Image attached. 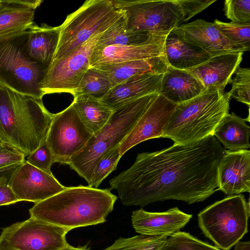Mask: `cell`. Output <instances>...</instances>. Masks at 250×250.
<instances>
[{
    "label": "cell",
    "instance_id": "6da1fadb",
    "mask_svg": "<svg viewBox=\"0 0 250 250\" xmlns=\"http://www.w3.org/2000/svg\"><path fill=\"white\" fill-rule=\"evenodd\" d=\"M225 149L213 135L153 152L138 153L134 164L109 180L125 206L143 207L169 199L204 201L217 188V167Z\"/></svg>",
    "mask_w": 250,
    "mask_h": 250
},
{
    "label": "cell",
    "instance_id": "44dd1931",
    "mask_svg": "<svg viewBox=\"0 0 250 250\" xmlns=\"http://www.w3.org/2000/svg\"><path fill=\"white\" fill-rule=\"evenodd\" d=\"M205 91L189 71L168 66L163 74L159 94L178 104L197 97Z\"/></svg>",
    "mask_w": 250,
    "mask_h": 250
},
{
    "label": "cell",
    "instance_id": "52a82bcc",
    "mask_svg": "<svg viewBox=\"0 0 250 250\" xmlns=\"http://www.w3.org/2000/svg\"><path fill=\"white\" fill-rule=\"evenodd\" d=\"M122 14L112 0H86L59 26V42L51 63L66 56L94 35L104 32Z\"/></svg>",
    "mask_w": 250,
    "mask_h": 250
},
{
    "label": "cell",
    "instance_id": "d590c367",
    "mask_svg": "<svg viewBox=\"0 0 250 250\" xmlns=\"http://www.w3.org/2000/svg\"><path fill=\"white\" fill-rule=\"evenodd\" d=\"M26 157V161L31 165L53 174L51 167L53 164L56 163L55 159L46 141Z\"/></svg>",
    "mask_w": 250,
    "mask_h": 250
},
{
    "label": "cell",
    "instance_id": "cb8c5ba5",
    "mask_svg": "<svg viewBox=\"0 0 250 250\" xmlns=\"http://www.w3.org/2000/svg\"><path fill=\"white\" fill-rule=\"evenodd\" d=\"M164 49L168 66L181 70L192 69L211 57L201 49L182 40L171 31L166 38Z\"/></svg>",
    "mask_w": 250,
    "mask_h": 250
},
{
    "label": "cell",
    "instance_id": "e0dca14e",
    "mask_svg": "<svg viewBox=\"0 0 250 250\" xmlns=\"http://www.w3.org/2000/svg\"><path fill=\"white\" fill-rule=\"evenodd\" d=\"M192 217L177 207L163 212L141 208L132 212L131 220L133 228L140 234L168 237L184 228Z\"/></svg>",
    "mask_w": 250,
    "mask_h": 250
},
{
    "label": "cell",
    "instance_id": "ab89813d",
    "mask_svg": "<svg viewBox=\"0 0 250 250\" xmlns=\"http://www.w3.org/2000/svg\"><path fill=\"white\" fill-rule=\"evenodd\" d=\"M14 3L35 10L43 1L42 0H11Z\"/></svg>",
    "mask_w": 250,
    "mask_h": 250
},
{
    "label": "cell",
    "instance_id": "d6986e66",
    "mask_svg": "<svg viewBox=\"0 0 250 250\" xmlns=\"http://www.w3.org/2000/svg\"><path fill=\"white\" fill-rule=\"evenodd\" d=\"M244 52L226 53L211 57L200 65L188 70L206 90L224 93L231 77L240 67Z\"/></svg>",
    "mask_w": 250,
    "mask_h": 250
},
{
    "label": "cell",
    "instance_id": "4fadbf2b",
    "mask_svg": "<svg viewBox=\"0 0 250 250\" xmlns=\"http://www.w3.org/2000/svg\"><path fill=\"white\" fill-rule=\"evenodd\" d=\"M17 199L34 203L62 191V185L53 174H48L26 160L13 171L7 183Z\"/></svg>",
    "mask_w": 250,
    "mask_h": 250
},
{
    "label": "cell",
    "instance_id": "30bf717a",
    "mask_svg": "<svg viewBox=\"0 0 250 250\" xmlns=\"http://www.w3.org/2000/svg\"><path fill=\"white\" fill-rule=\"evenodd\" d=\"M70 230L30 217L2 229L0 250H59Z\"/></svg>",
    "mask_w": 250,
    "mask_h": 250
},
{
    "label": "cell",
    "instance_id": "5bb4252c",
    "mask_svg": "<svg viewBox=\"0 0 250 250\" xmlns=\"http://www.w3.org/2000/svg\"><path fill=\"white\" fill-rule=\"evenodd\" d=\"M176 106L159 94L120 144L121 156L140 143L161 137Z\"/></svg>",
    "mask_w": 250,
    "mask_h": 250
},
{
    "label": "cell",
    "instance_id": "1f68e13d",
    "mask_svg": "<svg viewBox=\"0 0 250 250\" xmlns=\"http://www.w3.org/2000/svg\"><path fill=\"white\" fill-rule=\"evenodd\" d=\"M119 145L103 155L97 162L92 172L88 186L98 188L108 175L117 168L122 157Z\"/></svg>",
    "mask_w": 250,
    "mask_h": 250
},
{
    "label": "cell",
    "instance_id": "8d00e7d4",
    "mask_svg": "<svg viewBox=\"0 0 250 250\" xmlns=\"http://www.w3.org/2000/svg\"><path fill=\"white\" fill-rule=\"evenodd\" d=\"M25 158L23 153L0 138V171L17 167Z\"/></svg>",
    "mask_w": 250,
    "mask_h": 250
},
{
    "label": "cell",
    "instance_id": "83f0119b",
    "mask_svg": "<svg viewBox=\"0 0 250 250\" xmlns=\"http://www.w3.org/2000/svg\"><path fill=\"white\" fill-rule=\"evenodd\" d=\"M160 37L162 36H150L129 29L123 13L121 16L101 35L96 46L135 45L146 42Z\"/></svg>",
    "mask_w": 250,
    "mask_h": 250
},
{
    "label": "cell",
    "instance_id": "9a60e30c",
    "mask_svg": "<svg viewBox=\"0 0 250 250\" xmlns=\"http://www.w3.org/2000/svg\"><path fill=\"white\" fill-rule=\"evenodd\" d=\"M182 40L211 57L246 51L228 40L213 23L202 19L178 25L172 31Z\"/></svg>",
    "mask_w": 250,
    "mask_h": 250
},
{
    "label": "cell",
    "instance_id": "2e32d148",
    "mask_svg": "<svg viewBox=\"0 0 250 250\" xmlns=\"http://www.w3.org/2000/svg\"><path fill=\"white\" fill-rule=\"evenodd\" d=\"M228 196L250 191V151L225 150L217 167V188Z\"/></svg>",
    "mask_w": 250,
    "mask_h": 250
},
{
    "label": "cell",
    "instance_id": "8992f818",
    "mask_svg": "<svg viewBox=\"0 0 250 250\" xmlns=\"http://www.w3.org/2000/svg\"><path fill=\"white\" fill-rule=\"evenodd\" d=\"M28 37L27 29L0 38V85L42 100L40 84L47 67L28 55Z\"/></svg>",
    "mask_w": 250,
    "mask_h": 250
},
{
    "label": "cell",
    "instance_id": "7c38bea8",
    "mask_svg": "<svg viewBox=\"0 0 250 250\" xmlns=\"http://www.w3.org/2000/svg\"><path fill=\"white\" fill-rule=\"evenodd\" d=\"M92 135L71 103L64 110L53 114L45 141L56 163L68 165L71 158L82 149Z\"/></svg>",
    "mask_w": 250,
    "mask_h": 250
},
{
    "label": "cell",
    "instance_id": "7bdbcfd3",
    "mask_svg": "<svg viewBox=\"0 0 250 250\" xmlns=\"http://www.w3.org/2000/svg\"><path fill=\"white\" fill-rule=\"evenodd\" d=\"M59 250H90L89 248L86 246H82V247H74L69 245L66 246L65 247L62 248V249Z\"/></svg>",
    "mask_w": 250,
    "mask_h": 250
},
{
    "label": "cell",
    "instance_id": "ffe728a7",
    "mask_svg": "<svg viewBox=\"0 0 250 250\" xmlns=\"http://www.w3.org/2000/svg\"><path fill=\"white\" fill-rule=\"evenodd\" d=\"M163 74L146 73L133 76L113 86L101 101L114 110L133 100L159 94Z\"/></svg>",
    "mask_w": 250,
    "mask_h": 250
},
{
    "label": "cell",
    "instance_id": "f546056e",
    "mask_svg": "<svg viewBox=\"0 0 250 250\" xmlns=\"http://www.w3.org/2000/svg\"><path fill=\"white\" fill-rule=\"evenodd\" d=\"M167 238L142 234L129 238L120 237L112 245L102 250H160Z\"/></svg>",
    "mask_w": 250,
    "mask_h": 250
},
{
    "label": "cell",
    "instance_id": "603a6c76",
    "mask_svg": "<svg viewBox=\"0 0 250 250\" xmlns=\"http://www.w3.org/2000/svg\"><path fill=\"white\" fill-rule=\"evenodd\" d=\"M27 51L34 61L48 67L51 63L58 46L60 27H52L45 23L41 26L32 23L28 28Z\"/></svg>",
    "mask_w": 250,
    "mask_h": 250
},
{
    "label": "cell",
    "instance_id": "d6a6232c",
    "mask_svg": "<svg viewBox=\"0 0 250 250\" xmlns=\"http://www.w3.org/2000/svg\"><path fill=\"white\" fill-rule=\"evenodd\" d=\"M229 41L246 51L250 49V23L225 22L215 19L213 22Z\"/></svg>",
    "mask_w": 250,
    "mask_h": 250
},
{
    "label": "cell",
    "instance_id": "74e56055",
    "mask_svg": "<svg viewBox=\"0 0 250 250\" xmlns=\"http://www.w3.org/2000/svg\"><path fill=\"white\" fill-rule=\"evenodd\" d=\"M183 16V21H187L200 13L216 0H176Z\"/></svg>",
    "mask_w": 250,
    "mask_h": 250
},
{
    "label": "cell",
    "instance_id": "ac0fdd59",
    "mask_svg": "<svg viewBox=\"0 0 250 250\" xmlns=\"http://www.w3.org/2000/svg\"><path fill=\"white\" fill-rule=\"evenodd\" d=\"M167 36L135 45H95L90 58V67L164 56Z\"/></svg>",
    "mask_w": 250,
    "mask_h": 250
},
{
    "label": "cell",
    "instance_id": "7a4b0ae2",
    "mask_svg": "<svg viewBox=\"0 0 250 250\" xmlns=\"http://www.w3.org/2000/svg\"><path fill=\"white\" fill-rule=\"evenodd\" d=\"M117 197L110 189L79 185L34 204L30 217L69 230L104 223Z\"/></svg>",
    "mask_w": 250,
    "mask_h": 250
},
{
    "label": "cell",
    "instance_id": "d4e9b609",
    "mask_svg": "<svg viewBox=\"0 0 250 250\" xmlns=\"http://www.w3.org/2000/svg\"><path fill=\"white\" fill-rule=\"evenodd\" d=\"M246 121L233 112L228 113L216 126L213 135L228 150L247 149L250 147V127Z\"/></svg>",
    "mask_w": 250,
    "mask_h": 250
},
{
    "label": "cell",
    "instance_id": "4316f807",
    "mask_svg": "<svg viewBox=\"0 0 250 250\" xmlns=\"http://www.w3.org/2000/svg\"><path fill=\"white\" fill-rule=\"evenodd\" d=\"M35 10L14 3L0 0V38L27 30L33 23Z\"/></svg>",
    "mask_w": 250,
    "mask_h": 250
},
{
    "label": "cell",
    "instance_id": "ba28073f",
    "mask_svg": "<svg viewBox=\"0 0 250 250\" xmlns=\"http://www.w3.org/2000/svg\"><path fill=\"white\" fill-rule=\"evenodd\" d=\"M250 202L244 196H229L207 207L198 214L204 235L220 250H230L248 231Z\"/></svg>",
    "mask_w": 250,
    "mask_h": 250
},
{
    "label": "cell",
    "instance_id": "484cf974",
    "mask_svg": "<svg viewBox=\"0 0 250 250\" xmlns=\"http://www.w3.org/2000/svg\"><path fill=\"white\" fill-rule=\"evenodd\" d=\"M72 103L83 123L92 134L107 123L113 111L101 100L87 96L74 97Z\"/></svg>",
    "mask_w": 250,
    "mask_h": 250
},
{
    "label": "cell",
    "instance_id": "836d02e7",
    "mask_svg": "<svg viewBox=\"0 0 250 250\" xmlns=\"http://www.w3.org/2000/svg\"><path fill=\"white\" fill-rule=\"evenodd\" d=\"M234 74L235 76L230 83L232 87L227 92L230 98L250 105V69L247 67H239Z\"/></svg>",
    "mask_w": 250,
    "mask_h": 250
},
{
    "label": "cell",
    "instance_id": "60d3db41",
    "mask_svg": "<svg viewBox=\"0 0 250 250\" xmlns=\"http://www.w3.org/2000/svg\"><path fill=\"white\" fill-rule=\"evenodd\" d=\"M15 168L0 171V184L8 183V180Z\"/></svg>",
    "mask_w": 250,
    "mask_h": 250
},
{
    "label": "cell",
    "instance_id": "277c9868",
    "mask_svg": "<svg viewBox=\"0 0 250 250\" xmlns=\"http://www.w3.org/2000/svg\"><path fill=\"white\" fill-rule=\"evenodd\" d=\"M227 93L206 90L200 95L177 104L161 137L174 144H185L213 135L214 129L229 113Z\"/></svg>",
    "mask_w": 250,
    "mask_h": 250
},
{
    "label": "cell",
    "instance_id": "5b68a950",
    "mask_svg": "<svg viewBox=\"0 0 250 250\" xmlns=\"http://www.w3.org/2000/svg\"><path fill=\"white\" fill-rule=\"evenodd\" d=\"M158 94L142 97L114 109L107 123L92 134L82 149L71 158L68 164L70 167L89 184L101 157L121 144Z\"/></svg>",
    "mask_w": 250,
    "mask_h": 250
},
{
    "label": "cell",
    "instance_id": "9c48e42d",
    "mask_svg": "<svg viewBox=\"0 0 250 250\" xmlns=\"http://www.w3.org/2000/svg\"><path fill=\"white\" fill-rule=\"evenodd\" d=\"M124 14L127 27L153 36H167L183 21L176 0H112Z\"/></svg>",
    "mask_w": 250,
    "mask_h": 250
},
{
    "label": "cell",
    "instance_id": "e575fe53",
    "mask_svg": "<svg viewBox=\"0 0 250 250\" xmlns=\"http://www.w3.org/2000/svg\"><path fill=\"white\" fill-rule=\"evenodd\" d=\"M224 11L231 22L250 23V0H226Z\"/></svg>",
    "mask_w": 250,
    "mask_h": 250
},
{
    "label": "cell",
    "instance_id": "8fae6325",
    "mask_svg": "<svg viewBox=\"0 0 250 250\" xmlns=\"http://www.w3.org/2000/svg\"><path fill=\"white\" fill-rule=\"evenodd\" d=\"M103 33L94 35L66 56L51 63L40 84L44 95L62 92L74 94L90 67L92 53Z\"/></svg>",
    "mask_w": 250,
    "mask_h": 250
},
{
    "label": "cell",
    "instance_id": "4dcf8cb0",
    "mask_svg": "<svg viewBox=\"0 0 250 250\" xmlns=\"http://www.w3.org/2000/svg\"><path fill=\"white\" fill-rule=\"evenodd\" d=\"M160 250H220L193 236L188 232L178 231L167 238Z\"/></svg>",
    "mask_w": 250,
    "mask_h": 250
},
{
    "label": "cell",
    "instance_id": "3957f363",
    "mask_svg": "<svg viewBox=\"0 0 250 250\" xmlns=\"http://www.w3.org/2000/svg\"><path fill=\"white\" fill-rule=\"evenodd\" d=\"M53 115L42 100L0 85V138L25 158L45 141Z\"/></svg>",
    "mask_w": 250,
    "mask_h": 250
},
{
    "label": "cell",
    "instance_id": "f35d334b",
    "mask_svg": "<svg viewBox=\"0 0 250 250\" xmlns=\"http://www.w3.org/2000/svg\"><path fill=\"white\" fill-rule=\"evenodd\" d=\"M19 201L7 184H0V206L15 204Z\"/></svg>",
    "mask_w": 250,
    "mask_h": 250
},
{
    "label": "cell",
    "instance_id": "7402d4cb",
    "mask_svg": "<svg viewBox=\"0 0 250 250\" xmlns=\"http://www.w3.org/2000/svg\"><path fill=\"white\" fill-rule=\"evenodd\" d=\"M168 66L164 55L94 67L108 77L113 87L136 75L146 73L164 74Z\"/></svg>",
    "mask_w": 250,
    "mask_h": 250
},
{
    "label": "cell",
    "instance_id": "b9f144b4",
    "mask_svg": "<svg viewBox=\"0 0 250 250\" xmlns=\"http://www.w3.org/2000/svg\"><path fill=\"white\" fill-rule=\"evenodd\" d=\"M235 250H250V241H238L235 245Z\"/></svg>",
    "mask_w": 250,
    "mask_h": 250
},
{
    "label": "cell",
    "instance_id": "f1b7e54d",
    "mask_svg": "<svg viewBox=\"0 0 250 250\" xmlns=\"http://www.w3.org/2000/svg\"><path fill=\"white\" fill-rule=\"evenodd\" d=\"M113 87L108 77L94 67H90L73 94L74 98L83 95L101 100Z\"/></svg>",
    "mask_w": 250,
    "mask_h": 250
}]
</instances>
